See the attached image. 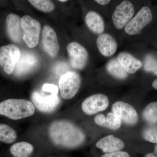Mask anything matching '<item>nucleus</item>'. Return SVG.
Returning a JSON list of instances; mask_svg holds the SVG:
<instances>
[{"mask_svg":"<svg viewBox=\"0 0 157 157\" xmlns=\"http://www.w3.org/2000/svg\"><path fill=\"white\" fill-rule=\"evenodd\" d=\"M58 1H60L61 2H67L68 0H58Z\"/></svg>","mask_w":157,"mask_h":157,"instance_id":"obj_33","label":"nucleus"},{"mask_svg":"<svg viewBox=\"0 0 157 157\" xmlns=\"http://www.w3.org/2000/svg\"><path fill=\"white\" fill-rule=\"evenodd\" d=\"M95 1L102 6H105L109 4L111 0H94Z\"/></svg>","mask_w":157,"mask_h":157,"instance_id":"obj_31","label":"nucleus"},{"mask_svg":"<svg viewBox=\"0 0 157 157\" xmlns=\"http://www.w3.org/2000/svg\"><path fill=\"white\" fill-rule=\"evenodd\" d=\"M67 51L73 68L82 70L85 67L88 59V53L85 48L78 42H72L68 45Z\"/></svg>","mask_w":157,"mask_h":157,"instance_id":"obj_8","label":"nucleus"},{"mask_svg":"<svg viewBox=\"0 0 157 157\" xmlns=\"http://www.w3.org/2000/svg\"><path fill=\"white\" fill-rule=\"evenodd\" d=\"M85 22L88 28L93 33L101 35L105 30V24L103 17L95 11H90L86 15Z\"/></svg>","mask_w":157,"mask_h":157,"instance_id":"obj_18","label":"nucleus"},{"mask_svg":"<svg viewBox=\"0 0 157 157\" xmlns=\"http://www.w3.org/2000/svg\"><path fill=\"white\" fill-rule=\"evenodd\" d=\"M113 112L129 125H133L138 121V114L136 110L132 105L123 101H117L113 105Z\"/></svg>","mask_w":157,"mask_h":157,"instance_id":"obj_11","label":"nucleus"},{"mask_svg":"<svg viewBox=\"0 0 157 157\" xmlns=\"http://www.w3.org/2000/svg\"><path fill=\"white\" fill-rule=\"evenodd\" d=\"M7 34L13 42L19 43L23 39V31L21 27V18L17 14H10L6 20Z\"/></svg>","mask_w":157,"mask_h":157,"instance_id":"obj_14","label":"nucleus"},{"mask_svg":"<svg viewBox=\"0 0 157 157\" xmlns=\"http://www.w3.org/2000/svg\"><path fill=\"white\" fill-rule=\"evenodd\" d=\"M135 14L133 4L128 0L117 6L112 15L113 25L118 29H121L131 20Z\"/></svg>","mask_w":157,"mask_h":157,"instance_id":"obj_7","label":"nucleus"},{"mask_svg":"<svg viewBox=\"0 0 157 157\" xmlns=\"http://www.w3.org/2000/svg\"><path fill=\"white\" fill-rule=\"evenodd\" d=\"M49 137L52 143L60 147L73 149L84 142V133L75 125L67 121L58 120L51 124L48 129Z\"/></svg>","mask_w":157,"mask_h":157,"instance_id":"obj_1","label":"nucleus"},{"mask_svg":"<svg viewBox=\"0 0 157 157\" xmlns=\"http://www.w3.org/2000/svg\"><path fill=\"white\" fill-rule=\"evenodd\" d=\"M106 68L109 74L118 79H125L128 76V73L124 70L118 60L113 59L110 60L107 64Z\"/></svg>","mask_w":157,"mask_h":157,"instance_id":"obj_20","label":"nucleus"},{"mask_svg":"<svg viewBox=\"0 0 157 157\" xmlns=\"http://www.w3.org/2000/svg\"><path fill=\"white\" fill-rule=\"evenodd\" d=\"M97 45L100 53L105 57L112 56L117 49L116 40L108 33H102L99 35L97 38Z\"/></svg>","mask_w":157,"mask_h":157,"instance_id":"obj_15","label":"nucleus"},{"mask_svg":"<svg viewBox=\"0 0 157 157\" xmlns=\"http://www.w3.org/2000/svg\"><path fill=\"white\" fill-rule=\"evenodd\" d=\"M10 151L14 157H29L33 151L34 147L29 142L21 141L13 144Z\"/></svg>","mask_w":157,"mask_h":157,"instance_id":"obj_19","label":"nucleus"},{"mask_svg":"<svg viewBox=\"0 0 157 157\" xmlns=\"http://www.w3.org/2000/svg\"><path fill=\"white\" fill-rule=\"evenodd\" d=\"M101 157H130V155L126 151H117L105 153Z\"/></svg>","mask_w":157,"mask_h":157,"instance_id":"obj_28","label":"nucleus"},{"mask_svg":"<svg viewBox=\"0 0 157 157\" xmlns=\"http://www.w3.org/2000/svg\"><path fill=\"white\" fill-rule=\"evenodd\" d=\"M38 59L35 55L29 52L21 53L20 57L17 62L14 72L16 76H22L33 70L38 64Z\"/></svg>","mask_w":157,"mask_h":157,"instance_id":"obj_13","label":"nucleus"},{"mask_svg":"<svg viewBox=\"0 0 157 157\" xmlns=\"http://www.w3.org/2000/svg\"><path fill=\"white\" fill-rule=\"evenodd\" d=\"M144 69L157 75V59L151 55L147 56L144 60Z\"/></svg>","mask_w":157,"mask_h":157,"instance_id":"obj_26","label":"nucleus"},{"mask_svg":"<svg viewBox=\"0 0 157 157\" xmlns=\"http://www.w3.org/2000/svg\"><path fill=\"white\" fill-rule=\"evenodd\" d=\"M21 27L23 31V40L30 48L38 45L41 33L40 23L30 16L25 15L21 18Z\"/></svg>","mask_w":157,"mask_h":157,"instance_id":"obj_3","label":"nucleus"},{"mask_svg":"<svg viewBox=\"0 0 157 157\" xmlns=\"http://www.w3.org/2000/svg\"><path fill=\"white\" fill-rule=\"evenodd\" d=\"M31 99L33 104L40 112L50 113L54 111L60 103V98L58 95L44 96L38 92L32 94Z\"/></svg>","mask_w":157,"mask_h":157,"instance_id":"obj_9","label":"nucleus"},{"mask_svg":"<svg viewBox=\"0 0 157 157\" xmlns=\"http://www.w3.org/2000/svg\"><path fill=\"white\" fill-rule=\"evenodd\" d=\"M152 18L151 9L147 6H144L126 25L125 32L130 36L137 35L151 22Z\"/></svg>","mask_w":157,"mask_h":157,"instance_id":"obj_5","label":"nucleus"},{"mask_svg":"<svg viewBox=\"0 0 157 157\" xmlns=\"http://www.w3.org/2000/svg\"><path fill=\"white\" fill-rule=\"evenodd\" d=\"M106 117L103 114H99L95 117V122L100 126L105 127Z\"/></svg>","mask_w":157,"mask_h":157,"instance_id":"obj_29","label":"nucleus"},{"mask_svg":"<svg viewBox=\"0 0 157 157\" xmlns=\"http://www.w3.org/2000/svg\"><path fill=\"white\" fill-rule=\"evenodd\" d=\"M80 84V76L76 72L69 71L62 75L59 82L62 98L65 100L73 98L78 92Z\"/></svg>","mask_w":157,"mask_h":157,"instance_id":"obj_4","label":"nucleus"},{"mask_svg":"<svg viewBox=\"0 0 157 157\" xmlns=\"http://www.w3.org/2000/svg\"><path fill=\"white\" fill-rule=\"evenodd\" d=\"M17 137L15 131L5 124H0V141L6 144L13 143Z\"/></svg>","mask_w":157,"mask_h":157,"instance_id":"obj_21","label":"nucleus"},{"mask_svg":"<svg viewBox=\"0 0 157 157\" xmlns=\"http://www.w3.org/2000/svg\"><path fill=\"white\" fill-rule=\"evenodd\" d=\"M42 90L51 93L52 94L58 95L59 88L56 85L45 83L42 88Z\"/></svg>","mask_w":157,"mask_h":157,"instance_id":"obj_27","label":"nucleus"},{"mask_svg":"<svg viewBox=\"0 0 157 157\" xmlns=\"http://www.w3.org/2000/svg\"><path fill=\"white\" fill-rule=\"evenodd\" d=\"M33 7L39 11L49 13L55 8L54 5L51 0H28Z\"/></svg>","mask_w":157,"mask_h":157,"instance_id":"obj_23","label":"nucleus"},{"mask_svg":"<svg viewBox=\"0 0 157 157\" xmlns=\"http://www.w3.org/2000/svg\"><path fill=\"white\" fill-rule=\"evenodd\" d=\"M143 136L144 139L151 143L157 144V126H151L144 130Z\"/></svg>","mask_w":157,"mask_h":157,"instance_id":"obj_25","label":"nucleus"},{"mask_svg":"<svg viewBox=\"0 0 157 157\" xmlns=\"http://www.w3.org/2000/svg\"><path fill=\"white\" fill-rule=\"evenodd\" d=\"M121 121L120 119L113 113H109L106 117L105 127L111 129L117 130L120 128Z\"/></svg>","mask_w":157,"mask_h":157,"instance_id":"obj_24","label":"nucleus"},{"mask_svg":"<svg viewBox=\"0 0 157 157\" xmlns=\"http://www.w3.org/2000/svg\"><path fill=\"white\" fill-rule=\"evenodd\" d=\"M20 56L19 48L14 44L4 45L0 48V66L7 74L13 73Z\"/></svg>","mask_w":157,"mask_h":157,"instance_id":"obj_6","label":"nucleus"},{"mask_svg":"<svg viewBox=\"0 0 157 157\" xmlns=\"http://www.w3.org/2000/svg\"><path fill=\"white\" fill-rule=\"evenodd\" d=\"M145 157H157V144L155 145L154 151L153 152L147 154Z\"/></svg>","mask_w":157,"mask_h":157,"instance_id":"obj_30","label":"nucleus"},{"mask_svg":"<svg viewBox=\"0 0 157 157\" xmlns=\"http://www.w3.org/2000/svg\"><path fill=\"white\" fill-rule=\"evenodd\" d=\"M35 111L33 104L28 100L9 99L0 103V114L13 120L29 117Z\"/></svg>","mask_w":157,"mask_h":157,"instance_id":"obj_2","label":"nucleus"},{"mask_svg":"<svg viewBox=\"0 0 157 157\" xmlns=\"http://www.w3.org/2000/svg\"><path fill=\"white\" fill-rule=\"evenodd\" d=\"M42 42L46 52L52 57H56L59 50V45L56 34L50 26L45 25L43 27Z\"/></svg>","mask_w":157,"mask_h":157,"instance_id":"obj_12","label":"nucleus"},{"mask_svg":"<svg viewBox=\"0 0 157 157\" xmlns=\"http://www.w3.org/2000/svg\"><path fill=\"white\" fill-rule=\"evenodd\" d=\"M96 147L105 153L113 152L122 150L125 146L124 143L120 138L109 135L103 137L96 143Z\"/></svg>","mask_w":157,"mask_h":157,"instance_id":"obj_16","label":"nucleus"},{"mask_svg":"<svg viewBox=\"0 0 157 157\" xmlns=\"http://www.w3.org/2000/svg\"><path fill=\"white\" fill-rule=\"evenodd\" d=\"M118 60L127 73H135L142 67V62L132 55L122 52L119 55Z\"/></svg>","mask_w":157,"mask_h":157,"instance_id":"obj_17","label":"nucleus"},{"mask_svg":"<svg viewBox=\"0 0 157 157\" xmlns=\"http://www.w3.org/2000/svg\"><path fill=\"white\" fill-rule=\"evenodd\" d=\"M143 117L149 124L157 123V102H152L146 106L143 112Z\"/></svg>","mask_w":157,"mask_h":157,"instance_id":"obj_22","label":"nucleus"},{"mask_svg":"<svg viewBox=\"0 0 157 157\" xmlns=\"http://www.w3.org/2000/svg\"><path fill=\"white\" fill-rule=\"evenodd\" d=\"M152 86L155 89L157 90V78L152 83Z\"/></svg>","mask_w":157,"mask_h":157,"instance_id":"obj_32","label":"nucleus"},{"mask_svg":"<svg viewBox=\"0 0 157 157\" xmlns=\"http://www.w3.org/2000/svg\"><path fill=\"white\" fill-rule=\"evenodd\" d=\"M109 100L103 94H96L85 99L82 104V109L86 114L94 115L104 111L109 106Z\"/></svg>","mask_w":157,"mask_h":157,"instance_id":"obj_10","label":"nucleus"}]
</instances>
